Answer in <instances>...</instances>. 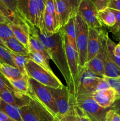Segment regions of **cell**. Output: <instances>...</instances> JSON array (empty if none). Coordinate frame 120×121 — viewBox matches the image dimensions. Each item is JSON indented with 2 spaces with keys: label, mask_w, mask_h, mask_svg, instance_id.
<instances>
[{
  "label": "cell",
  "mask_w": 120,
  "mask_h": 121,
  "mask_svg": "<svg viewBox=\"0 0 120 121\" xmlns=\"http://www.w3.org/2000/svg\"><path fill=\"white\" fill-rule=\"evenodd\" d=\"M111 109L114 110L115 112H117L120 115V99H118L115 100L114 104L111 106Z\"/></svg>",
  "instance_id": "obj_46"
},
{
  "label": "cell",
  "mask_w": 120,
  "mask_h": 121,
  "mask_svg": "<svg viewBox=\"0 0 120 121\" xmlns=\"http://www.w3.org/2000/svg\"><path fill=\"white\" fill-rule=\"evenodd\" d=\"M111 86L108 83V82L105 79L104 77L102 78L101 80L98 82L97 86H96V92L98 91H104V90L108 89L110 88Z\"/></svg>",
  "instance_id": "obj_44"
},
{
  "label": "cell",
  "mask_w": 120,
  "mask_h": 121,
  "mask_svg": "<svg viewBox=\"0 0 120 121\" xmlns=\"http://www.w3.org/2000/svg\"><path fill=\"white\" fill-rule=\"evenodd\" d=\"M17 10L19 15L31 26L38 25V9L34 0H18Z\"/></svg>",
  "instance_id": "obj_12"
},
{
  "label": "cell",
  "mask_w": 120,
  "mask_h": 121,
  "mask_svg": "<svg viewBox=\"0 0 120 121\" xmlns=\"http://www.w3.org/2000/svg\"><path fill=\"white\" fill-rule=\"evenodd\" d=\"M8 23L0 22V37L4 40L14 37V33L8 25Z\"/></svg>",
  "instance_id": "obj_34"
},
{
  "label": "cell",
  "mask_w": 120,
  "mask_h": 121,
  "mask_svg": "<svg viewBox=\"0 0 120 121\" xmlns=\"http://www.w3.org/2000/svg\"><path fill=\"white\" fill-rule=\"evenodd\" d=\"M0 111L4 112L8 117L16 121H23L20 112V108L17 106L6 104L1 100L0 102Z\"/></svg>",
  "instance_id": "obj_22"
},
{
  "label": "cell",
  "mask_w": 120,
  "mask_h": 121,
  "mask_svg": "<svg viewBox=\"0 0 120 121\" xmlns=\"http://www.w3.org/2000/svg\"><path fill=\"white\" fill-rule=\"evenodd\" d=\"M98 12V17L102 24L105 25L108 28L113 27L116 22L115 14L111 8H107Z\"/></svg>",
  "instance_id": "obj_23"
},
{
  "label": "cell",
  "mask_w": 120,
  "mask_h": 121,
  "mask_svg": "<svg viewBox=\"0 0 120 121\" xmlns=\"http://www.w3.org/2000/svg\"><path fill=\"white\" fill-rule=\"evenodd\" d=\"M62 28L71 44L77 50L76 46V27L75 16L71 18L68 22L64 27H62Z\"/></svg>",
  "instance_id": "obj_21"
},
{
  "label": "cell",
  "mask_w": 120,
  "mask_h": 121,
  "mask_svg": "<svg viewBox=\"0 0 120 121\" xmlns=\"http://www.w3.org/2000/svg\"><path fill=\"white\" fill-rule=\"evenodd\" d=\"M101 45L100 50L102 54L105 67V76L109 78H116L120 76V68L113 61L109 56L107 47L108 33L103 30H100Z\"/></svg>",
  "instance_id": "obj_10"
},
{
  "label": "cell",
  "mask_w": 120,
  "mask_h": 121,
  "mask_svg": "<svg viewBox=\"0 0 120 121\" xmlns=\"http://www.w3.org/2000/svg\"><path fill=\"white\" fill-rule=\"evenodd\" d=\"M113 35H114V38H115L116 40L120 41V29L117 32L114 33V34H113Z\"/></svg>",
  "instance_id": "obj_50"
},
{
  "label": "cell",
  "mask_w": 120,
  "mask_h": 121,
  "mask_svg": "<svg viewBox=\"0 0 120 121\" xmlns=\"http://www.w3.org/2000/svg\"><path fill=\"white\" fill-rule=\"evenodd\" d=\"M116 91L110 87L104 91H98L91 95L93 99L104 108H109L116 100Z\"/></svg>",
  "instance_id": "obj_16"
},
{
  "label": "cell",
  "mask_w": 120,
  "mask_h": 121,
  "mask_svg": "<svg viewBox=\"0 0 120 121\" xmlns=\"http://www.w3.org/2000/svg\"><path fill=\"white\" fill-rule=\"evenodd\" d=\"M29 44L31 48L42 54L46 60L49 62V60L51 59V56L48 50L42 41L36 35L32 33H30L29 36Z\"/></svg>",
  "instance_id": "obj_19"
},
{
  "label": "cell",
  "mask_w": 120,
  "mask_h": 121,
  "mask_svg": "<svg viewBox=\"0 0 120 121\" xmlns=\"http://www.w3.org/2000/svg\"><path fill=\"white\" fill-rule=\"evenodd\" d=\"M106 121H120V115L110 108L106 115Z\"/></svg>",
  "instance_id": "obj_41"
},
{
  "label": "cell",
  "mask_w": 120,
  "mask_h": 121,
  "mask_svg": "<svg viewBox=\"0 0 120 121\" xmlns=\"http://www.w3.org/2000/svg\"><path fill=\"white\" fill-rule=\"evenodd\" d=\"M4 41L8 50L11 52L21 55L29 56L28 50L15 37H12Z\"/></svg>",
  "instance_id": "obj_20"
},
{
  "label": "cell",
  "mask_w": 120,
  "mask_h": 121,
  "mask_svg": "<svg viewBox=\"0 0 120 121\" xmlns=\"http://www.w3.org/2000/svg\"><path fill=\"white\" fill-rule=\"evenodd\" d=\"M0 46H1V47H4V48H6V49L8 50V48H7V46H6L5 44L4 41V40H2V39H1V37H0Z\"/></svg>",
  "instance_id": "obj_51"
},
{
  "label": "cell",
  "mask_w": 120,
  "mask_h": 121,
  "mask_svg": "<svg viewBox=\"0 0 120 121\" xmlns=\"http://www.w3.org/2000/svg\"><path fill=\"white\" fill-rule=\"evenodd\" d=\"M114 14H115V19H116V22H115V25L113 27L108 28L111 32L114 34L116 32H117L120 29V11L116 10V9H111Z\"/></svg>",
  "instance_id": "obj_38"
},
{
  "label": "cell",
  "mask_w": 120,
  "mask_h": 121,
  "mask_svg": "<svg viewBox=\"0 0 120 121\" xmlns=\"http://www.w3.org/2000/svg\"><path fill=\"white\" fill-rule=\"evenodd\" d=\"M115 46H116V44H115V43L109 39V37H107V47L108 53H109V56H110L111 58L113 60V61L117 65L118 67L120 68V57H118L114 54V50H115Z\"/></svg>",
  "instance_id": "obj_32"
},
{
  "label": "cell",
  "mask_w": 120,
  "mask_h": 121,
  "mask_svg": "<svg viewBox=\"0 0 120 121\" xmlns=\"http://www.w3.org/2000/svg\"><path fill=\"white\" fill-rule=\"evenodd\" d=\"M114 54L118 57H120V41L118 44H116L114 50Z\"/></svg>",
  "instance_id": "obj_48"
},
{
  "label": "cell",
  "mask_w": 120,
  "mask_h": 121,
  "mask_svg": "<svg viewBox=\"0 0 120 121\" xmlns=\"http://www.w3.org/2000/svg\"><path fill=\"white\" fill-rule=\"evenodd\" d=\"M45 11L48 13V14L51 15L52 16L54 17V20H55V22H56V27H57L58 30H60L61 29V28H60L58 19L57 15H56V10H55L54 0H47Z\"/></svg>",
  "instance_id": "obj_33"
},
{
  "label": "cell",
  "mask_w": 120,
  "mask_h": 121,
  "mask_svg": "<svg viewBox=\"0 0 120 121\" xmlns=\"http://www.w3.org/2000/svg\"><path fill=\"white\" fill-rule=\"evenodd\" d=\"M47 87L54 98L61 119L69 112L72 105L75 103V98L71 94L68 87L64 85L56 88Z\"/></svg>",
  "instance_id": "obj_8"
},
{
  "label": "cell",
  "mask_w": 120,
  "mask_h": 121,
  "mask_svg": "<svg viewBox=\"0 0 120 121\" xmlns=\"http://www.w3.org/2000/svg\"><path fill=\"white\" fill-rule=\"evenodd\" d=\"M2 2L18 17L21 18L19 15L17 10V2L18 0H1Z\"/></svg>",
  "instance_id": "obj_36"
},
{
  "label": "cell",
  "mask_w": 120,
  "mask_h": 121,
  "mask_svg": "<svg viewBox=\"0 0 120 121\" xmlns=\"http://www.w3.org/2000/svg\"></svg>",
  "instance_id": "obj_54"
},
{
  "label": "cell",
  "mask_w": 120,
  "mask_h": 121,
  "mask_svg": "<svg viewBox=\"0 0 120 121\" xmlns=\"http://www.w3.org/2000/svg\"><path fill=\"white\" fill-rule=\"evenodd\" d=\"M15 91L29 96V85L28 76H23L16 80H8Z\"/></svg>",
  "instance_id": "obj_25"
},
{
  "label": "cell",
  "mask_w": 120,
  "mask_h": 121,
  "mask_svg": "<svg viewBox=\"0 0 120 121\" xmlns=\"http://www.w3.org/2000/svg\"><path fill=\"white\" fill-rule=\"evenodd\" d=\"M0 98L6 104L16 106L20 108L28 105L31 99V97L28 95L8 89L0 92Z\"/></svg>",
  "instance_id": "obj_13"
},
{
  "label": "cell",
  "mask_w": 120,
  "mask_h": 121,
  "mask_svg": "<svg viewBox=\"0 0 120 121\" xmlns=\"http://www.w3.org/2000/svg\"><path fill=\"white\" fill-rule=\"evenodd\" d=\"M11 54L16 68L18 69L23 76H28L25 68V64L28 59L29 58V56L21 55L12 52H11Z\"/></svg>",
  "instance_id": "obj_27"
},
{
  "label": "cell",
  "mask_w": 120,
  "mask_h": 121,
  "mask_svg": "<svg viewBox=\"0 0 120 121\" xmlns=\"http://www.w3.org/2000/svg\"><path fill=\"white\" fill-rule=\"evenodd\" d=\"M75 104L91 121H106V115L110 109L101 107L91 95L78 96L75 99Z\"/></svg>",
  "instance_id": "obj_4"
},
{
  "label": "cell",
  "mask_w": 120,
  "mask_h": 121,
  "mask_svg": "<svg viewBox=\"0 0 120 121\" xmlns=\"http://www.w3.org/2000/svg\"><path fill=\"white\" fill-rule=\"evenodd\" d=\"M29 96L38 101L46 108L58 121L60 119L58 110L51 93L48 87L28 77Z\"/></svg>",
  "instance_id": "obj_2"
},
{
  "label": "cell",
  "mask_w": 120,
  "mask_h": 121,
  "mask_svg": "<svg viewBox=\"0 0 120 121\" xmlns=\"http://www.w3.org/2000/svg\"><path fill=\"white\" fill-rule=\"evenodd\" d=\"M75 22L76 27V46L81 70L87 62L88 26L78 13L75 15Z\"/></svg>",
  "instance_id": "obj_5"
},
{
  "label": "cell",
  "mask_w": 120,
  "mask_h": 121,
  "mask_svg": "<svg viewBox=\"0 0 120 121\" xmlns=\"http://www.w3.org/2000/svg\"><path fill=\"white\" fill-rule=\"evenodd\" d=\"M62 1L66 2L69 5L72 11L73 16H75L78 13V10L81 0H62Z\"/></svg>",
  "instance_id": "obj_37"
},
{
  "label": "cell",
  "mask_w": 120,
  "mask_h": 121,
  "mask_svg": "<svg viewBox=\"0 0 120 121\" xmlns=\"http://www.w3.org/2000/svg\"><path fill=\"white\" fill-rule=\"evenodd\" d=\"M8 25L11 28L14 35L29 52L30 50L29 44V29L28 25L25 21L20 23L9 22Z\"/></svg>",
  "instance_id": "obj_14"
},
{
  "label": "cell",
  "mask_w": 120,
  "mask_h": 121,
  "mask_svg": "<svg viewBox=\"0 0 120 121\" xmlns=\"http://www.w3.org/2000/svg\"><path fill=\"white\" fill-rule=\"evenodd\" d=\"M84 67L87 70L93 72L100 76H105V67L102 54L101 51H99L97 55L89 61H87Z\"/></svg>",
  "instance_id": "obj_18"
},
{
  "label": "cell",
  "mask_w": 120,
  "mask_h": 121,
  "mask_svg": "<svg viewBox=\"0 0 120 121\" xmlns=\"http://www.w3.org/2000/svg\"><path fill=\"white\" fill-rule=\"evenodd\" d=\"M74 109L75 111V121H91L88 117L75 105V103L74 104Z\"/></svg>",
  "instance_id": "obj_39"
},
{
  "label": "cell",
  "mask_w": 120,
  "mask_h": 121,
  "mask_svg": "<svg viewBox=\"0 0 120 121\" xmlns=\"http://www.w3.org/2000/svg\"><path fill=\"white\" fill-rule=\"evenodd\" d=\"M1 98H0V102H1Z\"/></svg>",
  "instance_id": "obj_53"
},
{
  "label": "cell",
  "mask_w": 120,
  "mask_h": 121,
  "mask_svg": "<svg viewBox=\"0 0 120 121\" xmlns=\"http://www.w3.org/2000/svg\"><path fill=\"white\" fill-rule=\"evenodd\" d=\"M36 3L38 9V25L36 27H38L41 32L44 31L43 26V17L45 9V5L47 0H34Z\"/></svg>",
  "instance_id": "obj_30"
},
{
  "label": "cell",
  "mask_w": 120,
  "mask_h": 121,
  "mask_svg": "<svg viewBox=\"0 0 120 121\" xmlns=\"http://www.w3.org/2000/svg\"><path fill=\"white\" fill-rule=\"evenodd\" d=\"M6 89H11L12 91H15L14 87L11 86L9 81L1 73H0V92Z\"/></svg>",
  "instance_id": "obj_40"
},
{
  "label": "cell",
  "mask_w": 120,
  "mask_h": 121,
  "mask_svg": "<svg viewBox=\"0 0 120 121\" xmlns=\"http://www.w3.org/2000/svg\"><path fill=\"white\" fill-rule=\"evenodd\" d=\"M25 68L29 78L34 79L47 87L56 88L64 86L54 72L45 69L32 61L30 58L26 63Z\"/></svg>",
  "instance_id": "obj_3"
},
{
  "label": "cell",
  "mask_w": 120,
  "mask_h": 121,
  "mask_svg": "<svg viewBox=\"0 0 120 121\" xmlns=\"http://www.w3.org/2000/svg\"><path fill=\"white\" fill-rule=\"evenodd\" d=\"M78 14L89 28L97 29L102 28L103 24L99 19L98 12L92 0H81Z\"/></svg>",
  "instance_id": "obj_9"
},
{
  "label": "cell",
  "mask_w": 120,
  "mask_h": 121,
  "mask_svg": "<svg viewBox=\"0 0 120 121\" xmlns=\"http://www.w3.org/2000/svg\"><path fill=\"white\" fill-rule=\"evenodd\" d=\"M29 56L30 59H31L36 64L40 65L50 72H52L49 65V62H48L46 59L40 53L34 50L32 48H30V50L29 51Z\"/></svg>",
  "instance_id": "obj_28"
},
{
  "label": "cell",
  "mask_w": 120,
  "mask_h": 121,
  "mask_svg": "<svg viewBox=\"0 0 120 121\" xmlns=\"http://www.w3.org/2000/svg\"><path fill=\"white\" fill-rule=\"evenodd\" d=\"M28 24V23H27ZM29 33L36 35L48 50L51 59L54 61L67 84L69 92L75 98V92L72 79L68 67L65 50L64 31L62 28L53 34L41 32L38 27L28 24Z\"/></svg>",
  "instance_id": "obj_1"
},
{
  "label": "cell",
  "mask_w": 120,
  "mask_h": 121,
  "mask_svg": "<svg viewBox=\"0 0 120 121\" xmlns=\"http://www.w3.org/2000/svg\"><path fill=\"white\" fill-rule=\"evenodd\" d=\"M54 2L60 28H62L74 16L70 7L66 2L62 0H54Z\"/></svg>",
  "instance_id": "obj_17"
},
{
  "label": "cell",
  "mask_w": 120,
  "mask_h": 121,
  "mask_svg": "<svg viewBox=\"0 0 120 121\" xmlns=\"http://www.w3.org/2000/svg\"><path fill=\"white\" fill-rule=\"evenodd\" d=\"M74 104L68 113L61 118L58 121H75V111L74 109Z\"/></svg>",
  "instance_id": "obj_43"
},
{
  "label": "cell",
  "mask_w": 120,
  "mask_h": 121,
  "mask_svg": "<svg viewBox=\"0 0 120 121\" xmlns=\"http://www.w3.org/2000/svg\"><path fill=\"white\" fill-rule=\"evenodd\" d=\"M105 79L108 82L111 87L116 91V99H120V76L116 78H109L104 77Z\"/></svg>",
  "instance_id": "obj_35"
},
{
  "label": "cell",
  "mask_w": 120,
  "mask_h": 121,
  "mask_svg": "<svg viewBox=\"0 0 120 121\" xmlns=\"http://www.w3.org/2000/svg\"><path fill=\"white\" fill-rule=\"evenodd\" d=\"M104 77L100 76L82 67L79 74L76 83V96L82 95H92L96 92V86Z\"/></svg>",
  "instance_id": "obj_7"
},
{
  "label": "cell",
  "mask_w": 120,
  "mask_h": 121,
  "mask_svg": "<svg viewBox=\"0 0 120 121\" xmlns=\"http://www.w3.org/2000/svg\"><path fill=\"white\" fill-rule=\"evenodd\" d=\"M0 13L4 15L7 20L12 23H20L24 22V20L21 18L15 15L3 2L0 0Z\"/></svg>",
  "instance_id": "obj_29"
},
{
  "label": "cell",
  "mask_w": 120,
  "mask_h": 121,
  "mask_svg": "<svg viewBox=\"0 0 120 121\" xmlns=\"http://www.w3.org/2000/svg\"><path fill=\"white\" fill-rule=\"evenodd\" d=\"M1 66H2V64L0 63V73H1Z\"/></svg>",
  "instance_id": "obj_52"
},
{
  "label": "cell",
  "mask_w": 120,
  "mask_h": 121,
  "mask_svg": "<svg viewBox=\"0 0 120 121\" xmlns=\"http://www.w3.org/2000/svg\"><path fill=\"white\" fill-rule=\"evenodd\" d=\"M23 121H58L45 106L31 98L28 105L20 108Z\"/></svg>",
  "instance_id": "obj_6"
},
{
  "label": "cell",
  "mask_w": 120,
  "mask_h": 121,
  "mask_svg": "<svg viewBox=\"0 0 120 121\" xmlns=\"http://www.w3.org/2000/svg\"><path fill=\"white\" fill-rule=\"evenodd\" d=\"M64 41H65V50L66 57H67V63L68 67L70 71L73 83L75 89V95H76V83L78 78L80 72V65H79L78 54L77 50L74 48L68 41L67 36L64 33Z\"/></svg>",
  "instance_id": "obj_11"
},
{
  "label": "cell",
  "mask_w": 120,
  "mask_h": 121,
  "mask_svg": "<svg viewBox=\"0 0 120 121\" xmlns=\"http://www.w3.org/2000/svg\"><path fill=\"white\" fill-rule=\"evenodd\" d=\"M0 22L1 23H8V22H10L7 20V18L4 15H3L0 13Z\"/></svg>",
  "instance_id": "obj_49"
},
{
  "label": "cell",
  "mask_w": 120,
  "mask_h": 121,
  "mask_svg": "<svg viewBox=\"0 0 120 121\" xmlns=\"http://www.w3.org/2000/svg\"><path fill=\"white\" fill-rule=\"evenodd\" d=\"M0 121H16L12 118L8 117L7 114L0 111Z\"/></svg>",
  "instance_id": "obj_47"
},
{
  "label": "cell",
  "mask_w": 120,
  "mask_h": 121,
  "mask_svg": "<svg viewBox=\"0 0 120 121\" xmlns=\"http://www.w3.org/2000/svg\"><path fill=\"white\" fill-rule=\"evenodd\" d=\"M1 73L8 80H16L23 77L18 69L7 64H2Z\"/></svg>",
  "instance_id": "obj_24"
},
{
  "label": "cell",
  "mask_w": 120,
  "mask_h": 121,
  "mask_svg": "<svg viewBox=\"0 0 120 121\" xmlns=\"http://www.w3.org/2000/svg\"><path fill=\"white\" fill-rule=\"evenodd\" d=\"M0 63L16 67L11 52L1 46H0Z\"/></svg>",
  "instance_id": "obj_31"
},
{
  "label": "cell",
  "mask_w": 120,
  "mask_h": 121,
  "mask_svg": "<svg viewBox=\"0 0 120 121\" xmlns=\"http://www.w3.org/2000/svg\"><path fill=\"white\" fill-rule=\"evenodd\" d=\"M108 8L120 11V0H111L108 5Z\"/></svg>",
  "instance_id": "obj_45"
},
{
  "label": "cell",
  "mask_w": 120,
  "mask_h": 121,
  "mask_svg": "<svg viewBox=\"0 0 120 121\" xmlns=\"http://www.w3.org/2000/svg\"><path fill=\"white\" fill-rule=\"evenodd\" d=\"M96 7L98 11L103 10L108 8V5L111 0H92Z\"/></svg>",
  "instance_id": "obj_42"
},
{
  "label": "cell",
  "mask_w": 120,
  "mask_h": 121,
  "mask_svg": "<svg viewBox=\"0 0 120 121\" xmlns=\"http://www.w3.org/2000/svg\"><path fill=\"white\" fill-rule=\"evenodd\" d=\"M100 30L88 27V44L87 61L94 59L98 54L101 45Z\"/></svg>",
  "instance_id": "obj_15"
},
{
  "label": "cell",
  "mask_w": 120,
  "mask_h": 121,
  "mask_svg": "<svg viewBox=\"0 0 120 121\" xmlns=\"http://www.w3.org/2000/svg\"><path fill=\"white\" fill-rule=\"evenodd\" d=\"M43 26L44 29V32H45L49 35L54 34L59 31L57 29L56 22L54 17L46 11H45L44 14Z\"/></svg>",
  "instance_id": "obj_26"
}]
</instances>
